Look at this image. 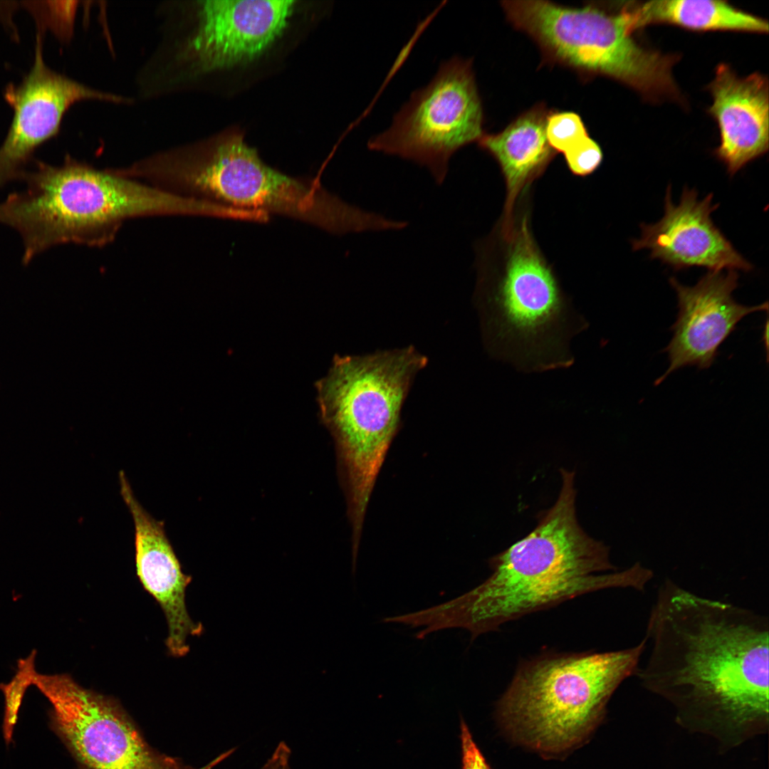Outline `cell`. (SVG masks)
Instances as JSON below:
<instances>
[{
	"mask_svg": "<svg viewBox=\"0 0 769 769\" xmlns=\"http://www.w3.org/2000/svg\"><path fill=\"white\" fill-rule=\"evenodd\" d=\"M645 632L649 653L635 676L673 707L679 724L723 750L768 731L767 616L666 578Z\"/></svg>",
	"mask_w": 769,
	"mask_h": 769,
	"instance_id": "obj_1",
	"label": "cell"
},
{
	"mask_svg": "<svg viewBox=\"0 0 769 769\" xmlns=\"http://www.w3.org/2000/svg\"><path fill=\"white\" fill-rule=\"evenodd\" d=\"M575 499L574 486L563 483L536 527L490 559L491 575L444 604L445 625L468 630L472 642L506 622L586 593L608 588L643 592L652 570L639 562L617 570L610 548L580 525Z\"/></svg>",
	"mask_w": 769,
	"mask_h": 769,
	"instance_id": "obj_2",
	"label": "cell"
},
{
	"mask_svg": "<svg viewBox=\"0 0 769 769\" xmlns=\"http://www.w3.org/2000/svg\"><path fill=\"white\" fill-rule=\"evenodd\" d=\"M21 179L26 189L0 202V222L21 235L24 263L56 245L106 246L132 219L226 214L219 204L180 197L69 155L60 165L36 161Z\"/></svg>",
	"mask_w": 769,
	"mask_h": 769,
	"instance_id": "obj_3",
	"label": "cell"
},
{
	"mask_svg": "<svg viewBox=\"0 0 769 769\" xmlns=\"http://www.w3.org/2000/svg\"><path fill=\"white\" fill-rule=\"evenodd\" d=\"M137 179L167 192L249 211L277 214L331 234L388 231L390 219L349 204L318 182L265 164L241 136H221L137 159Z\"/></svg>",
	"mask_w": 769,
	"mask_h": 769,
	"instance_id": "obj_4",
	"label": "cell"
},
{
	"mask_svg": "<svg viewBox=\"0 0 769 769\" xmlns=\"http://www.w3.org/2000/svg\"><path fill=\"white\" fill-rule=\"evenodd\" d=\"M644 637L629 648L545 652L520 662L496 703V715L514 742L545 758L581 746L603 720L614 692L635 676Z\"/></svg>",
	"mask_w": 769,
	"mask_h": 769,
	"instance_id": "obj_5",
	"label": "cell"
},
{
	"mask_svg": "<svg viewBox=\"0 0 769 769\" xmlns=\"http://www.w3.org/2000/svg\"><path fill=\"white\" fill-rule=\"evenodd\" d=\"M428 358L414 347L335 355L316 383L321 417L336 441L354 532L396 434L402 406Z\"/></svg>",
	"mask_w": 769,
	"mask_h": 769,
	"instance_id": "obj_6",
	"label": "cell"
},
{
	"mask_svg": "<svg viewBox=\"0 0 769 769\" xmlns=\"http://www.w3.org/2000/svg\"><path fill=\"white\" fill-rule=\"evenodd\" d=\"M507 240L502 275L481 278L475 295L484 347L525 372L568 368L575 361L571 340L588 323L563 293L525 218Z\"/></svg>",
	"mask_w": 769,
	"mask_h": 769,
	"instance_id": "obj_7",
	"label": "cell"
},
{
	"mask_svg": "<svg viewBox=\"0 0 769 769\" xmlns=\"http://www.w3.org/2000/svg\"><path fill=\"white\" fill-rule=\"evenodd\" d=\"M508 21L528 34L548 62L582 75L617 80L652 101L681 99L672 68L678 56L643 46L633 37L624 6L610 10L549 1L501 2Z\"/></svg>",
	"mask_w": 769,
	"mask_h": 769,
	"instance_id": "obj_8",
	"label": "cell"
},
{
	"mask_svg": "<svg viewBox=\"0 0 769 769\" xmlns=\"http://www.w3.org/2000/svg\"><path fill=\"white\" fill-rule=\"evenodd\" d=\"M484 113L472 60L454 56L412 93L390 126L370 137V150L424 167L440 185L452 156L484 134Z\"/></svg>",
	"mask_w": 769,
	"mask_h": 769,
	"instance_id": "obj_9",
	"label": "cell"
},
{
	"mask_svg": "<svg viewBox=\"0 0 769 769\" xmlns=\"http://www.w3.org/2000/svg\"><path fill=\"white\" fill-rule=\"evenodd\" d=\"M33 685L51 705V730L80 769H196L155 749L117 700L70 674L38 673Z\"/></svg>",
	"mask_w": 769,
	"mask_h": 769,
	"instance_id": "obj_10",
	"label": "cell"
},
{
	"mask_svg": "<svg viewBox=\"0 0 769 769\" xmlns=\"http://www.w3.org/2000/svg\"><path fill=\"white\" fill-rule=\"evenodd\" d=\"M292 0L203 1L197 23L184 40H174L171 79L184 71L207 72L251 61L266 51L287 26ZM168 69V70H169Z\"/></svg>",
	"mask_w": 769,
	"mask_h": 769,
	"instance_id": "obj_11",
	"label": "cell"
},
{
	"mask_svg": "<svg viewBox=\"0 0 769 769\" xmlns=\"http://www.w3.org/2000/svg\"><path fill=\"white\" fill-rule=\"evenodd\" d=\"M44 35L36 33L31 66L19 83L11 82L3 90L12 118L0 145V187L23 177L35 151L58 134L66 113L75 103L88 100L130 102L50 68L44 57Z\"/></svg>",
	"mask_w": 769,
	"mask_h": 769,
	"instance_id": "obj_12",
	"label": "cell"
},
{
	"mask_svg": "<svg viewBox=\"0 0 769 769\" xmlns=\"http://www.w3.org/2000/svg\"><path fill=\"white\" fill-rule=\"evenodd\" d=\"M736 271H708L692 286L669 279L676 293L679 313L671 327L672 338L665 348L669 366L656 381L661 384L675 370L686 366L708 368L721 343L747 315L768 311L767 302L746 306L736 302L733 292L738 286Z\"/></svg>",
	"mask_w": 769,
	"mask_h": 769,
	"instance_id": "obj_13",
	"label": "cell"
},
{
	"mask_svg": "<svg viewBox=\"0 0 769 769\" xmlns=\"http://www.w3.org/2000/svg\"><path fill=\"white\" fill-rule=\"evenodd\" d=\"M713 196L699 199L696 189L685 187L680 202L674 204L669 185L663 217L640 225L641 236L633 241V250L649 249L652 258L676 270L698 266L708 271H751L753 265L714 224L711 214L718 204H712Z\"/></svg>",
	"mask_w": 769,
	"mask_h": 769,
	"instance_id": "obj_14",
	"label": "cell"
},
{
	"mask_svg": "<svg viewBox=\"0 0 769 769\" xmlns=\"http://www.w3.org/2000/svg\"><path fill=\"white\" fill-rule=\"evenodd\" d=\"M120 494L133 519L137 577L157 601L168 625L166 645L174 656L186 654V639L196 632L187 613L184 595L191 577L184 574L169 540L164 523L153 518L140 503L123 471L119 472Z\"/></svg>",
	"mask_w": 769,
	"mask_h": 769,
	"instance_id": "obj_15",
	"label": "cell"
},
{
	"mask_svg": "<svg viewBox=\"0 0 769 769\" xmlns=\"http://www.w3.org/2000/svg\"><path fill=\"white\" fill-rule=\"evenodd\" d=\"M708 90L712 98L708 113L720 132L713 153L733 176L768 150V78L759 73L740 77L721 63Z\"/></svg>",
	"mask_w": 769,
	"mask_h": 769,
	"instance_id": "obj_16",
	"label": "cell"
},
{
	"mask_svg": "<svg viewBox=\"0 0 769 769\" xmlns=\"http://www.w3.org/2000/svg\"><path fill=\"white\" fill-rule=\"evenodd\" d=\"M550 112L543 103L536 104L502 131L484 133L477 142L481 149L497 161L504 176L506 199L502 231L506 239L514 229L513 213L517 198L543 172L555 154L545 132Z\"/></svg>",
	"mask_w": 769,
	"mask_h": 769,
	"instance_id": "obj_17",
	"label": "cell"
},
{
	"mask_svg": "<svg viewBox=\"0 0 769 769\" xmlns=\"http://www.w3.org/2000/svg\"><path fill=\"white\" fill-rule=\"evenodd\" d=\"M625 6L633 32L651 24L666 23L692 31L768 33V22L724 1L653 0Z\"/></svg>",
	"mask_w": 769,
	"mask_h": 769,
	"instance_id": "obj_18",
	"label": "cell"
},
{
	"mask_svg": "<svg viewBox=\"0 0 769 769\" xmlns=\"http://www.w3.org/2000/svg\"><path fill=\"white\" fill-rule=\"evenodd\" d=\"M21 9L33 21L36 33L44 36L50 33L58 41L68 42L73 31L77 1L51 0H21Z\"/></svg>",
	"mask_w": 769,
	"mask_h": 769,
	"instance_id": "obj_19",
	"label": "cell"
},
{
	"mask_svg": "<svg viewBox=\"0 0 769 769\" xmlns=\"http://www.w3.org/2000/svg\"><path fill=\"white\" fill-rule=\"evenodd\" d=\"M37 651L33 649L26 658L17 661V670L11 681L0 684V690L4 697V713L2 731L6 745L13 741V733L17 723L19 709L25 694L29 686L33 685L38 674L36 670Z\"/></svg>",
	"mask_w": 769,
	"mask_h": 769,
	"instance_id": "obj_20",
	"label": "cell"
},
{
	"mask_svg": "<svg viewBox=\"0 0 769 769\" xmlns=\"http://www.w3.org/2000/svg\"><path fill=\"white\" fill-rule=\"evenodd\" d=\"M545 132L550 146L555 152L564 153L577 142L588 136L581 117L574 112H550Z\"/></svg>",
	"mask_w": 769,
	"mask_h": 769,
	"instance_id": "obj_21",
	"label": "cell"
},
{
	"mask_svg": "<svg viewBox=\"0 0 769 769\" xmlns=\"http://www.w3.org/2000/svg\"><path fill=\"white\" fill-rule=\"evenodd\" d=\"M570 170L575 175L586 176L600 165L603 153L599 144L589 135L563 153Z\"/></svg>",
	"mask_w": 769,
	"mask_h": 769,
	"instance_id": "obj_22",
	"label": "cell"
},
{
	"mask_svg": "<svg viewBox=\"0 0 769 769\" xmlns=\"http://www.w3.org/2000/svg\"><path fill=\"white\" fill-rule=\"evenodd\" d=\"M463 769H492L474 742L465 721H461Z\"/></svg>",
	"mask_w": 769,
	"mask_h": 769,
	"instance_id": "obj_23",
	"label": "cell"
},
{
	"mask_svg": "<svg viewBox=\"0 0 769 769\" xmlns=\"http://www.w3.org/2000/svg\"><path fill=\"white\" fill-rule=\"evenodd\" d=\"M764 333H765V334L763 335V336H764L763 339L765 338V348H766V350H768V321L766 322V324H765V328Z\"/></svg>",
	"mask_w": 769,
	"mask_h": 769,
	"instance_id": "obj_24",
	"label": "cell"
},
{
	"mask_svg": "<svg viewBox=\"0 0 769 769\" xmlns=\"http://www.w3.org/2000/svg\"><path fill=\"white\" fill-rule=\"evenodd\" d=\"M13 1H14L16 3L17 6H18V9H19V12L20 11V6H19V1L17 0H13ZM19 38H20V32H19H19H18L17 35L14 38L10 39V40H11L12 41H18L19 39Z\"/></svg>",
	"mask_w": 769,
	"mask_h": 769,
	"instance_id": "obj_25",
	"label": "cell"
}]
</instances>
